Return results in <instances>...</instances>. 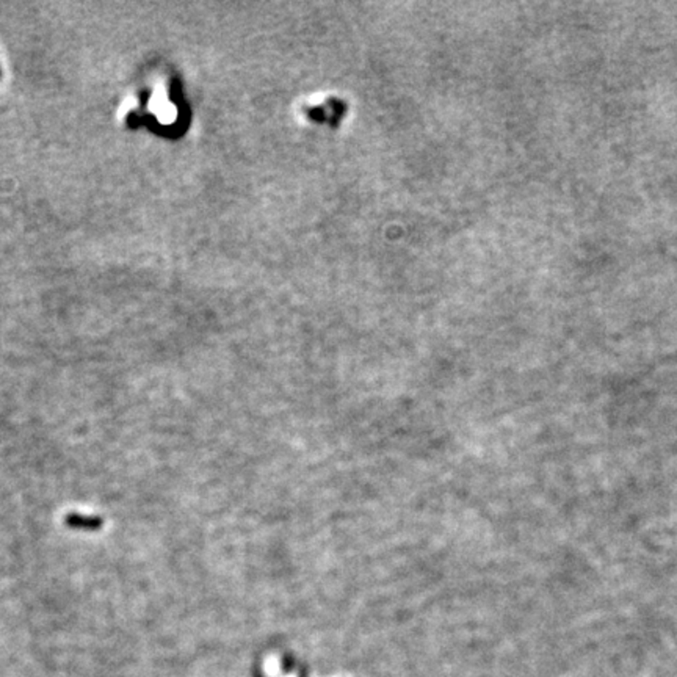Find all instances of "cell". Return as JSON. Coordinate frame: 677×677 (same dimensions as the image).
<instances>
[{"label":"cell","mask_w":677,"mask_h":677,"mask_svg":"<svg viewBox=\"0 0 677 677\" xmlns=\"http://www.w3.org/2000/svg\"><path fill=\"white\" fill-rule=\"evenodd\" d=\"M66 524L72 528H80V530H98V528L102 525V519L96 518V516L71 513V516L66 518Z\"/></svg>","instance_id":"obj_1"},{"label":"cell","mask_w":677,"mask_h":677,"mask_svg":"<svg viewBox=\"0 0 677 677\" xmlns=\"http://www.w3.org/2000/svg\"><path fill=\"white\" fill-rule=\"evenodd\" d=\"M257 677H262V676H259V674H257Z\"/></svg>","instance_id":"obj_2"}]
</instances>
